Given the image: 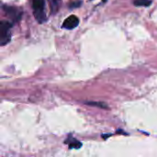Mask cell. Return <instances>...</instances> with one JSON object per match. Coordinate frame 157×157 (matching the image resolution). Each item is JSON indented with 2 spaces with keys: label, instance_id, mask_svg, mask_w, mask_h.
I'll use <instances>...</instances> for the list:
<instances>
[{
  "label": "cell",
  "instance_id": "7a4b0ae2",
  "mask_svg": "<svg viewBox=\"0 0 157 157\" xmlns=\"http://www.w3.org/2000/svg\"><path fill=\"white\" fill-rule=\"evenodd\" d=\"M11 24L7 21H0V46H4L10 41Z\"/></svg>",
  "mask_w": 157,
  "mask_h": 157
},
{
  "label": "cell",
  "instance_id": "277c9868",
  "mask_svg": "<svg viewBox=\"0 0 157 157\" xmlns=\"http://www.w3.org/2000/svg\"><path fill=\"white\" fill-rule=\"evenodd\" d=\"M5 9H6V13L11 17V18H13V19H17V20L20 18L21 13H20V12H18L16 8L6 6V7H5Z\"/></svg>",
  "mask_w": 157,
  "mask_h": 157
},
{
  "label": "cell",
  "instance_id": "52a82bcc",
  "mask_svg": "<svg viewBox=\"0 0 157 157\" xmlns=\"http://www.w3.org/2000/svg\"><path fill=\"white\" fill-rule=\"evenodd\" d=\"M87 104L91 105V106H96V107H99L102 109H108V105L105 103H101V102H87Z\"/></svg>",
  "mask_w": 157,
  "mask_h": 157
},
{
  "label": "cell",
  "instance_id": "3957f363",
  "mask_svg": "<svg viewBox=\"0 0 157 157\" xmlns=\"http://www.w3.org/2000/svg\"><path fill=\"white\" fill-rule=\"evenodd\" d=\"M79 24V19L76 16H70L68 17L63 23V28L67 29H73L76 28Z\"/></svg>",
  "mask_w": 157,
  "mask_h": 157
},
{
  "label": "cell",
  "instance_id": "5b68a950",
  "mask_svg": "<svg viewBox=\"0 0 157 157\" xmlns=\"http://www.w3.org/2000/svg\"><path fill=\"white\" fill-rule=\"evenodd\" d=\"M65 144H69V148H74V149H78L82 146L81 143L76 141L75 139H71V142L69 141H65Z\"/></svg>",
  "mask_w": 157,
  "mask_h": 157
},
{
  "label": "cell",
  "instance_id": "6da1fadb",
  "mask_svg": "<svg viewBox=\"0 0 157 157\" xmlns=\"http://www.w3.org/2000/svg\"><path fill=\"white\" fill-rule=\"evenodd\" d=\"M33 14L39 23H44L47 20L44 12V0H32Z\"/></svg>",
  "mask_w": 157,
  "mask_h": 157
},
{
  "label": "cell",
  "instance_id": "8992f818",
  "mask_svg": "<svg viewBox=\"0 0 157 157\" xmlns=\"http://www.w3.org/2000/svg\"><path fill=\"white\" fill-rule=\"evenodd\" d=\"M133 4L137 6H149L152 4L151 0H134Z\"/></svg>",
  "mask_w": 157,
  "mask_h": 157
},
{
  "label": "cell",
  "instance_id": "ba28073f",
  "mask_svg": "<svg viewBox=\"0 0 157 157\" xmlns=\"http://www.w3.org/2000/svg\"><path fill=\"white\" fill-rule=\"evenodd\" d=\"M103 2H106V0H103Z\"/></svg>",
  "mask_w": 157,
  "mask_h": 157
}]
</instances>
